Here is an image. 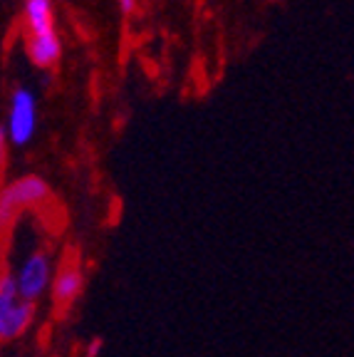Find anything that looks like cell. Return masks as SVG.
<instances>
[{
    "label": "cell",
    "mask_w": 354,
    "mask_h": 357,
    "mask_svg": "<svg viewBox=\"0 0 354 357\" xmlns=\"http://www.w3.org/2000/svg\"><path fill=\"white\" fill-rule=\"evenodd\" d=\"M50 199V186L40 176H25L0 191V234H8L22 208H35Z\"/></svg>",
    "instance_id": "6da1fadb"
},
{
    "label": "cell",
    "mask_w": 354,
    "mask_h": 357,
    "mask_svg": "<svg viewBox=\"0 0 354 357\" xmlns=\"http://www.w3.org/2000/svg\"><path fill=\"white\" fill-rule=\"evenodd\" d=\"M38 127V107L30 89H17L10 100V114H8V132L6 137L13 144L22 146L33 139Z\"/></svg>",
    "instance_id": "7a4b0ae2"
},
{
    "label": "cell",
    "mask_w": 354,
    "mask_h": 357,
    "mask_svg": "<svg viewBox=\"0 0 354 357\" xmlns=\"http://www.w3.org/2000/svg\"><path fill=\"white\" fill-rule=\"evenodd\" d=\"M17 280V293H20V301L33 303L38 301L45 293V288L50 285L52 280V263L50 256L43 251L33 253V256L25 258V263L20 266V273L15 275Z\"/></svg>",
    "instance_id": "3957f363"
},
{
    "label": "cell",
    "mask_w": 354,
    "mask_h": 357,
    "mask_svg": "<svg viewBox=\"0 0 354 357\" xmlns=\"http://www.w3.org/2000/svg\"><path fill=\"white\" fill-rule=\"evenodd\" d=\"M52 275H55V278L50 280L52 283V301H55L57 310L67 312L75 305V301L79 298V293H82V285H84L82 268H79L77 258L70 256L60 263L57 273H52Z\"/></svg>",
    "instance_id": "277c9868"
},
{
    "label": "cell",
    "mask_w": 354,
    "mask_h": 357,
    "mask_svg": "<svg viewBox=\"0 0 354 357\" xmlns=\"http://www.w3.org/2000/svg\"><path fill=\"white\" fill-rule=\"evenodd\" d=\"M25 22H28V40L57 38L52 0H25Z\"/></svg>",
    "instance_id": "5b68a950"
},
{
    "label": "cell",
    "mask_w": 354,
    "mask_h": 357,
    "mask_svg": "<svg viewBox=\"0 0 354 357\" xmlns=\"http://www.w3.org/2000/svg\"><path fill=\"white\" fill-rule=\"evenodd\" d=\"M33 318H35V305L25 301H17L15 305L3 310L0 312V340L8 342V340L20 337V335L30 328Z\"/></svg>",
    "instance_id": "8992f818"
},
{
    "label": "cell",
    "mask_w": 354,
    "mask_h": 357,
    "mask_svg": "<svg viewBox=\"0 0 354 357\" xmlns=\"http://www.w3.org/2000/svg\"><path fill=\"white\" fill-rule=\"evenodd\" d=\"M25 45H28L30 60H33L38 67L57 65V60H60V55H62L60 38H52V40H28Z\"/></svg>",
    "instance_id": "52a82bcc"
},
{
    "label": "cell",
    "mask_w": 354,
    "mask_h": 357,
    "mask_svg": "<svg viewBox=\"0 0 354 357\" xmlns=\"http://www.w3.org/2000/svg\"><path fill=\"white\" fill-rule=\"evenodd\" d=\"M20 301V293H17V280L13 273H0V312L8 310L10 305Z\"/></svg>",
    "instance_id": "ba28073f"
},
{
    "label": "cell",
    "mask_w": 354,
    "mask_h": 357,
    "mask_svg": "<svg viewBox=\"0 0 354 357\" xmlns=\"http://www.w3.org/2000/svg\"><path fill=\"white\" fill-rule=\"evenodd\" d=\"M6 156H8V137H6V127L0 129V174L6 169Z\"/></svg>",
    "instance_id": "9c48e42d"
},
{
    "label": "cell",
    "mask_w": 354,
    "mask_h": 357,
    "mask_svg": "<svg viewBox=\"0 0 354 357\" xmlns=\"http://www.w3.org/2000/svg\"><path fill=\"white\" fill-rule=\"evenodd\" d=\"M102 345H105V340H102V337H94V340L89 342V347H87V357H97V352L102 350Z\"/></svg>",
    "instance_id": "30bf717a"
},
{
    "label": "cell",
    "mask_w": 354,
    "mask_h": 357,
    "mask_svg": "<svg viewBox=\"0 0 354 357\" xmlns=\"http://www.w3.org/2000/svg\"><path fill=\"white\" fill-rule=\"evenodd\" d=\"M119 8H122V13H134V8H137V0H119Z\"/></svg>",
    "instance_id": "8fae6325"
}]
</instances>
